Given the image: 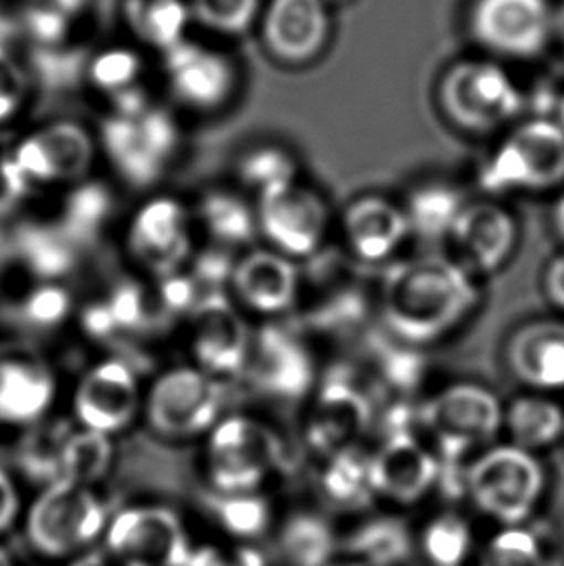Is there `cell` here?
Listing matches in <instances>:
<instances>
[{
	"mask_svg": "<svg viewBox=\"0 0 564 566\" xmlns=\"http://www.w3.org/2000/svg\"><path fill=\"white\" fill-rule=\"evenodd\" d=\"M383 322L406 345H434L462 325L480 304L478 276L450 255L398 261L382 283Z\"/></svg>",
	"mask_w": 564,
	"mask_h": 566,
	"instance_id": "obj_1",
	"label": "cell"
},
{
	"mask_svg": "<svg viewBox=\"0 0 564 566\" xmlns=\"http://www.w3.org/2000/svg\"><path fill=\"white\" fill-rule=\"evenodd\" d=\"M545 490L542 460L516 444H491L466 464L462 493L478 513L499 526L528 524Z\"/></svg>",
	"mask_w": 564,
	"mask_h": 566,
	"instance_id": "obj_2",
	"label": "cell"
},
{
	"mask_svg": "<svg viewBox=\"0 0 564 566\" xmlns=\"http://www.w3.org/2000/svg\"><path fill=\"white\" fill-rule=\"evenodd\" d=\"M478 182L489 198L563 188V124L535 116L511 126L481 163Z\"/></svg>",
	"mask_w": 564,
	"mask_h": 566,
	"instance_id": "obj_3",
	"label": "cell"
},
{
	"mask_svg": "<svg viewBox=\"0 0 564 566\" xmlns=\"http://www.w3.org/2000/svg\"><path fill=\"white\" fill-rule=\"evenodd\" d=\"M97 134L100 154L132 188H152L180 157L182 128L165 108L147 105L136 113H108Z\"/></svg>",
	"mask_w": 564,
	"mask_h": 566,
	"instance_id": "obj_4",
	"label": "cell"
},
{
	"mask_svg": "<svg viewBox=\"0 0 564 566\" xmlns=\"http://www.w3.org/2000/svg\"><path fill=\"white\" fill-rule=\"evenodd\" d=\"M504 405L478 382H455L437 390L418 410V426L434 439L441 467L460 464L468 452L503 431Z\"/></svg>",
	"mask_w": 564,
	"mask_h": 566,
	"instance_id": "obj_5",
	"label": "cell"
},
{
	"mask_svg": "<svg viewBox=\"0 0 564 566\" xmlns=\"http://www.w3.org/2000/svg\"><path fill=\"white\" fill-rule=\"evenodd\" d=\"M284 460L281 437L248 413L222 416L206 444L209 482L221 495L260 491Z\"/></svg>",
	"mask_w": 564,
	"mask_h": 566,
	"instance_id": "obj_6",
	"label": "cell"
},
{
	"mask_svg": "<svg viewBox=\"0 0 564 566\" xmlns=\"http://www.w3.org/2000/svg\"><path fill=\"white\" fill-rule=\"evenodd\" d=\"M224 412V381L191 364L160 371L145 389L144 416L155 436L188 441L209 436Z\"/></svg>",
	"mask_w": 564,
	"mask_h": 566,
	"instance_id": "obj_7",
	"label": "cell"
},
{
	"mask_svg": "<svg viewBox=\"0 0 564 566\" xmlns=\"http://www.w3.org/2000/svg\"><path fill=\"white\" fill-rule=\"evenodd\" d=\"M107 511L90 485L53 480L31 503L25 534L45 557L87 552L107 530Z\"/></svg>",
	"mask_w": 564,
	"mask_h": 566,
	"instance_id": "obj_8",
	"label": "cell"
},
{
	"mask_svg": "<svg viewBox=\"0 0 564 566\" xmlns=\"http://www.w3.org/2000/svg\"><path fill=\"white\" fill-rule=\"evenodd\" d=\"M439 101L452 126L472 134L509 130L524 111V95L501 66L460 62L442 77Z\"/></svg>",
	"mask_w": 564,
	"mask_h": 566,
	"instance_id": "obj_9",
	"label": "cell"
},
{
	"mask_svg": "<svg viewBox=\"0 0 564 566\" xmlns=\"http://www.w3.org/2000/svg\"><path fill=\"white\" fill-rule=\"evenodd\" d=\"M196 230L191 207L159 193L134 209L124 229V250L139 271L157 281L190 265Z\"/></svg>",
	"mask_w": 564,
	"mask_h": 566,
	"instance_id": "obj_10",
	"label": "cell"
},
{
	"mask_svg": "<svg viewBox=\"0 0 564 566\" xmlns=\"http://www.w3.org/2000/svg\"><path fill=\"white\" fill-rule=\"evenodd\" d=\"M33 190L72 188L92 177L100 159L97 134L74 120H53L23 134L8 147Z\"/></svg>",
	"mask_w": 564,
	"mask_h": 566,
	"instance_id": "obj_11",
	"label": "cell"
},
{
	"mask_svg": "<svg viewBox=\"0 0 564 566\" xmlns=\"http://www.w3.org/2000/svg\"><path fill=\"white\" fill-rule=\"evenodd\" d=\"M253 331L244 312L224 292L203 294L186 317L190 364L221 381L244 376L252 353Z\"/></svg>",
	"mask_w": 564,
	"mask_h": 566,
	"instance_id": "obj_12",
	"label": "cell"
},
{
	"mask_svg": "<svg viewBox=\"0 0 564 566\" xmlns=\"http://www.w3.org/2000/svg\"><path fill=\"white\" fill-rule=\"evenodd\" d=\"M145 387L132 361L107 356L85 369L72 390L77 428L115 437L144 412Z\"/></svg>",
	"mask_w": 564,
	"mask_h": 566,
	"instance_id": "obj_13",
	"label": "cell"
},
{
	"mask_svg": "<svg viewBox=\"0 0 564 566\" xmlns=\"http://www.w3.org/2000/svg\"><path fill=\"white\" fill-rule=\"evenodd\" d=\"M255 214L269 248L294 261L320 253L333 222L325 198L302 180L255 198Z\"/></svg>",
	"mask_w": 564,
	"mask_h": 566,
	"instance_id": "obj_14",
	"label": "cell"
},
{
	"mask_svg": "<svg viewBox=\"0 0 564 566\" xmlns=\"http://www.w3.org/2000/svg\"><path fill=\"white\" fill-rule=\"evenodd\" d=\"M105 547L126 566H186L194 552L178 514L159 505L116 514L105 530Z\"/></svg>",
	"mask_w": 564,
	"mask_h": 566,
	"instance_id": "obj_15",
	"label": "cell"
},
{
	"mask_svg": "<svg viewBox=\"0 0 564 566\" xmlns=\"http://www.w3.org/2000/svg\"><path fill=\"white\" fill-rule=\"evenodd\" d=\"M59 392V374L38 346L0 343V428H30L45 420Z\"/></svg>",
	"mask_w": 564,
	"mask_h": 566,
	"instance_id": "obj_16",
	"label": "cell"
},
{
	"mask_svg": "<svg viewBox=\"0 0 564 566\" xmlns=\"http://www.w3.org/2000/svg\"><path fill=\"white\" fill-rule=\"evenodd\" d=\"M165 84L180 107L213 115L237 92V69L221 51L184 39L165 53Z\"/></svg>",
	"mask_w": 564,
	"mask_h": 566,
	"instance_id": "obj_17",
	"label": "cell"
},
{
	"mask_svg": "<svg viewBox=\"0 0 564 566\" xmlns=\"http://www.w3.org/2000/svg\"><path fill=\"white\" fill-rule=\"evenodd\" d=\"M304 279L296 261L273 248H248L238 253L229 291L242 312L276 317L296 306Z\"/></svg>",
	"mask_w": 564,
	"mask_h": 566,
	"instance_id": "obj_18",
	"label": "cell"
},
{
	"mask_svg": "<svg viewBox=\"0 0 564 566\" xmlns=\"http://www.w3.org/2000/svg\"><path fill=\"white\" fill-rule=\"evenodd\" d=\"M447 244L450 258L472 275H488L511 260L519 244V222L493 198L468 201Z\"/></svg>",
	"mask_w": 564,
	"mask_h": 566,
	"instance_id": "obj_19",
	"label": "cell"
},
{
	"mask_svg": "<svg viewBox=\"0 0 564 566\" xmlns=\"http://www.w3.org/2000/svg\"><path fill=\"white\" fill-rule=\"evenodd\" d=\"M375 497L393 505H418L439 485L441 462L414 431L385 436L372 452Z\"/></svg>",
	"mask_w": 564,
	"mask_h": 566,
	"instance_id": "obj_20",
	"label": "cell"
},
{
	"mask_svg": "<svg viewBox=\"0 0 564 566\" xmlns=\"http://www.w3.org/2000/svg\"><path fill=\"white\" fill-rule=\"evenodd\" d=\"M253 390L281 400H296L312 389L313 358L304 340L279 325L253 333L244 376Z\"/></svg>",
	"mask_w": 564,
	"mask_h": 566,
	"instance_id": "obj_21",
	"label": "cell"
},
{
	"mask_svg": "<svg viewBox=\"0 0 564 566\" xmlns=\"http://www.w3.org/2000/svg\"><path fill=\"white\" fill-rule=\"evenodd\" d=\"M374 421V408L366 390L352 382L327 381L313 398L305 420V441L317 457L362 447V437Z\"/></svg>",
	"mask_w": 564,
	"mask_h": 566,
	"instance_id": "obj_22",
	"label": "cell"
},
{
	"mask_svg": "<svg viewBox=\"0 0 564 566\" xmlns=\"http://www.w3.org/2000/svg\"><path fill=\"white\" fill-rule=\"evenodd\" d=\"M472 28L483 45L506 56H534L553 30L547 0H480Z\"/></svg>",
	"mask_w": 564,
	"mask_h": 566,
	"instance_id": "obj_23",
	"label": "cell"
},
{
	"mask_svg": "<svg viewBox=\"0 0 564 566\" xmlns=\"http://www.w3.org/2000/svg\"><path fill=\"white\" fill-rule=\"evenodd\" d=\"M341 232L352 255L364 263L393 260L412 237L403 203L383 196L354 199L344 209Z\"/></svg>",
	"mask_w": 564,
	"mask_h": 566,
	"instance_id": "obj_24",
	"label": "cell"
},
{
	"mask_svg": "<svg viewBox=\"0 0 564 566\" xmlns=\"http://www.w3.org/2000/svg\"><path fill=\"white\" fill-rule=\"evenodd\" d=\"M511 376L532 392L564 390V322L535 319L512 333L504 350Z\"/></svg>",
	"mask_w": 564,
	"mask_h": 566,
	"instance_id": "obj_25",
	"label": "cell"
},
{
	"mask_svg": "<svg viewBox=\"0 0 564 566\" xmlns=\"http://www.w3.org/2000/svg\"><path fill=\"white\" fill-rule=\"evenodd\" d=\"M327 35L321 0H271L263 18L269 51L284 62H304L320 51Z\"/></svg>",
	"mask_w": 564,
	"mask_h": 566,
	"instance_id": "obj_26",
	"label": "cell"
},
{
	"mask_svg": "<svg viewBox=\"0 0 564 566\" xmlns=\"http://www.w3.org/2000/svg\"><path fill=\"white\" fill-rule=\"evenodd\" d=\"M196 229L203 230L209 242L224 250H248L260 237L255 206L230 188H209L191 206Z\"/></svg>",
	"mask_w": 564,
	"mask_h": 566,
	"instance_id": "obj_27",
	"label": "cell"
},
{
	"mask_svg": "<svg viewBox=\"0 0 564 566\" xmlns=\"http://www.w3.org/2000/svg\"><path fill=\"white\" fill-rule=\"evenodd\" d=\"M317 485L325 503L341 513H358L374 503L372 452L362 447L325 457Z\"/></svg>",
	"mask_w": 564,
	"mask_h": 566,
	"instance_id": "obj_28",
	"label": "cell"
},
{
	"mask_svg": "<svg viewBox=\"0 0 564 566\" xmlns=\"http://www.w3.org/2000/svg\"><path fill=\"white\" fill-rule=\"evenodd\" d=\"M503 431L509 443L537 454L563 439L564 408L551 395L528 390L504 406Z\"/></svg>",
	"mask_w": 564,
	"mask_h": 566,
	"instance_id": "obj_29",
	"label": "cell"
},
{
	"mask_svg": "<svg viewBox=\"0 0 564 566\" xmlns=\"http://www.w3.org/2000/svg\"><path fill=\"white\" fill-rule=\"evenodd\" d=\"M344 552L366 566H403L412 559L416 536L397 516H372L344 539Z\"/></svg>",
	"mask_w": 564,
	"mask_h": 566,
	"instance_id": "obj_30",
	"label": "cell"
},
{
	"mask_svg": "<svg viewBox=\"0 0 564 566\" xmlns=\"http://www.w3.org/2000/svg\"><path fill=\"white\" fill-rule=\"evenodd\" d=\"M466 203L468 199L457 186L445 180H427L414 186L403 207L412 237L427 242H447Z\"/></svg>",
	"mask_w": 564,
	"mask_h": 566,
	"instance_id": "obj_31",
	"label": "cell"
},
{
	"mask_svg": "<svg viewBox=\"0 0 564 566\" xmlns=\"http://www.w3.org/2000/svg\"><path fill=\"white\" fill-rule=\"evenodd\" d=\"M232 170L238 188L252 191L255 198L302 180L296 157L286 147L271 142L242 149L232 163Z\"/></svg>",
	"mask_w": 564,
	"mask_h": 566,
	"instance_id": "obj_32",
	"label": "cell"
},
{
	"mask_svg": "<svg viewBox=\"0 0 564 566\" xmlns=\"http://www.w3.org/2000/svg\"><path fill=\"white\" fill-rule=\"evenodd\" d=\"M281 553L290 566H328L336 560L338 537L331 522L320 513L292 514L282 524Z\"/></svg>",
	"mask_w": 564,
	"mask_h": 566,
	"instance_id": "obj_33",
	"label": "cell"
},
{
	"mask_svg": "<svg viewBox=\"0 0 564 566\" xmlns=\"http://www.w3.org/2000/svg\"><path fill=\"white\" fill-rule=\"evenodd\" d=\"M113 462L111 437L77 428L62 437L54 454V480L90 485L107 474Z\"/></svg>",
	"mask_w": 564,
	"mask_h": 566,
	"instance_id": "obj_34",
	"label": "cell"
},
{
	"mask_svg": "<svg viewBox=\"0 0 564 566\" xmlns=\"http://www.w3.org/2000/svg\"><path fill=\"white\" fill-rule=\"evenodd\" d=\"M416 549L427 565L464 566L473 553V532L462 514L445 511L426 522L416 537Z\"/></svg>",
	"mask_w": 564,
	"mask_h": 566,
	"instance_id": "obj_35",
	"label": "cell"
},
{
	"mask_svg": "<svg viewBox=\"0 0 564 566\" xmlns=\"http://www.w3.org/2000/svg\"><path fill=\"white\" fill-rule=\"evenodd\" d=\"M111 191L87 178L66 190L59 229L76 245L90 242L93 238L100 237L101 230L105 229L111 219Z\"/></svg>",
	"mask_w": 564,
	"mask_h": 566,
	"instance_id": "obj_36",
	"label": "cell"
},
{
	"mask_svg": "<svg viewBox=\"0 0 564 566\" xmlns=\"http://www.w3.org/2000/svg\"><path fill=\"white\" fill-rule=\"evenodd\" d=\"M478 566H555L545 537L528 524L501 526L481 547Z\"/></svg>",
	"mask_w": 564,
	"mask_h": 566,
	"instance_id": "obj_37",
	"label": "cell"
},
{
	"mask_svg": "<svg viewBox=\"0 0 564 566\" xmlns=\"http://www.w3.org/2000/svg\"><path fill=\"white\" fill-rule=\"evenodd\" d=\"M20 250L25 268L46 283L61 281L76 261V244L59 229V224L35 227L23 232Z\"/></svg>",
	"mask_w": 564,
	"mask_h": 566,
	"instance_id": "obj_38",
	"label": "cell"
},
{
	"mask_svg": "<svg viewBox=\"0 0 564 566\" xmlns=\"http://www.w3.org/2000/svg\"><path fill=\"white\" fill-rule=\"evenodd\" d=\"M130 22L139 38L167 53L184 41L188 10L180 0H136Z\"/></svg>",
	"mask_w": 564,
	"mask_h": 566,
	"instance_id": "obj_39",
	"label": "cell"
},
{
	"mask_svg": "<svg viewBox=\"0 0 564 566\" xmlns=\"http://www.w3.org/2000/svg\"><path fill=\"white\" fill-rule=\"evenodd\" d=\"M221 518L224 528L238 537L261 536L271 522V506L258 491L222 495Z\"/></svg>",
	"mask_w": 564,
	"mask_h": 566,
	"instance_id": "obj_40",
	"label": "cell"
},
{
	"mask_svg": "<svg viewBox=\"0 0 564 566\" xmlns=\"http://www.w3.org/2000/svg\"><path fill=\"white\" fill-rule=\"evenodd\" d=\"M199 22L219 33H242L252 25L260 0H194Z\"/></svg>",
	"mask_w": 564,
	"mask_h": 566,
	"instance_id": "obj_41",
	"label": "cell"
},
{
	"mask_svg": "<svg viewBox=\"0 0 564 566\" xmlns=\"http://www.w3.org/2000/svg\"><path fill=\"white\" fill-rule=\"evenodd\" d=\"M70 310L72 304L69 292L64 291L61 284L46 281H41V284L22 302V314L25 315V319L41 329L59 325L70 314Z\"/></svg>",
	"mask_w": 564,
	"mask_h": 566,
	"instance_id": "obj_42",
	"label": "cell"
},
{
	"mask_svg": "<svg viewBox=\"0 0 564 566\" xmlns=\"http://www.w3.org/2000/svg\"><path fill=\"white\" fill-rule=\"evenodd\" d=\"M28 101V80L22 66L0 46V126L18 118Z\"/></svg>",
	"mask_w": 564,
	"mask_h": 566,
	"instance_id": "obj_43",
	"label": "cell"
},
{
	"mask_svg": "<svg viewBox=\"0 0 564 566\" xmlns=\"http://www.w3.org/2000/svg\"><path fill=\"white\" fill-rule=\"evenodd\" d=\"M186 566H269V563L253 545H206L191 552Z\"/></svg>",
	"mask_w": 564,
	"mask_h": 566,
	"instance_id": "obj_44",
	"label": "cell"
},
{
	"mask_svg": "<svg viewBox=\"0 0 564 566\" xmlns=\"http://www.w3.org/2000/svg\"><path fill=\"white\" fill-rule=\"evenodd\" d=\"M33 191L10 151H0V214L14 211L15 207L28 201Z\"/></svg>",
	"mask_w": 564,
	"mask_h": 566,
	"instance_id": "obj_45",
	"label": "cell"
},
{
	"mask_svg": "<svg viewBox=\"0 0 564 566\" xmlns=\"http://www.w3.org/2000/svg\"><path fill=\"white\" fill-rule=\"evenodd\" d=\"M20 513V493L12 475L0 467V534L7 532Z\"/></svg>",
	"mask_w": 564,
	"mask_h": 566,
	"instance_id": "obj_46",
	"label": "cell"
},
{
	"mask_svg": "<svg viewBox=\"0 0 564 566\" xmlns=\"http://www.w3.org/2000/svg\"><path fill=\"white\" fill-rule=\"evenodd\" d=\"M543 291L551 304L564 312V252L553 258L545 269Z\"/></svg>",
	"mask_w": 564,
	"mask_h": 566,
	"instance_id": "obj_47",
	"label": "cell"
},
{
	"mask_svg": "<svg viewBox=\"0 0 564 566\" xmlns=\"http://www.w3.org/2000/svg\"><path fill=\"white\" fill-rule=\"evenodd\" d=\"M70 566H126L123 560L116 559L113 553L105 549H92L77 555V559Z\"/></svg>",
	"mask_w": 564,
	"mask_h": 566,
	"instance_id": "obj_48",
	"label": "cell"
},
{
	"mask_svg": "<svg viewBox=\"0 0 564 566\" xmlns=\"http://www.w3.org/2000/svg\"><path fill=\"white\" fill-rule=\"evenodd\" d=\"M553 229L557 232L558 240L564 244V190L561 191L555 207H553Z\"/></svg>",
	"mask_w": 564,
	"mask_h": 566,
	"instance_id": "obj_49",
	"label": "cell"
},
{
	"mask_svg": "<svg viewBox=\"0 0 564 566\" xmlns=\"http://www.w3.org/2000/svg\"><path fill=\"white\" fill-rule=\"evenodd\" d=\"M328 566H366L362 565L359 560L351 559V557H346V559H336L331 563Z\"/></svg>",
	"mask_w": 564,
	"mask_h": 566,
	"instance_id": "obj_50",
	"label": "cell"
},
{
	"mask_svg": "<svg viewBox=\"0 0 564 566\" xmlns=\"http://www.w3.org/2000/svg\"><path fill=\"white\" fill-rule=\"evenodd\" d=\"M555 25H557L558 35H561L564 41V4L561 7V10H558L557 22H555Z\"/></svg>",
	"mask_w": 564,
	"mask_h": 566,
	"instance_id": "obj_51",
	"label": "cell"
},
{
	"mask_svg": "<svg viewBox=\"0 0 564 566\" xmlns=\"http://www.w3.org/2000/svg\"><path fill=\"white\" fill-rule=\"evenodd\" d=\"M0 566H14V563H12V557L8 555L2 547H0Z\"/></svg>",
	"mask_w": 564,
	"mask_h": 566,
	"instance_id": "obj_52",
	"label": "cell"
},
{
	"mask_svg": "<svg viewBox=\"0 0 564 566\" xmlns=\"http://www.w3.org/2000/svg\"><path fill=\"white\" fill-rule=\"evenodd\" d=\"M558 123L564 126V97L561 99V105H558Z\"/></svg>",
	"mask_w": 564,
	"mask_h": 566,
	"instance_id": "obj_53",
	"label": "cell"
}]
</instances>
